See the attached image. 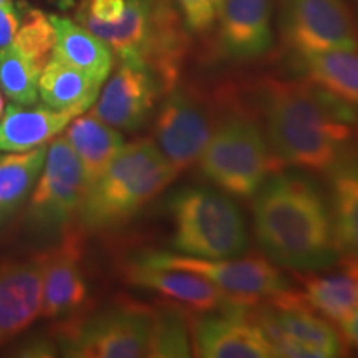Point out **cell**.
Returning a JSON list of instances; mask_svg holds the SVG:
<instances>
[{
	"label": "cell",
	"mask_w": 358,
	"mask_h": 358,
	"mask_svg": "<svg viewBox=\"0 0 358 358\" xmlns=\"http://www.w3.org/2000/svg\"><path fill=\"white\" fill-rule=\"evenodd\" d=\"M257 103L268 143L280 163L329 171L358 133V106L308 80H268L259 88Z\"/></svg>",
	"instance_id": "6da1fadb"
},
{
	"label": "cell",
	"mask_w": 358,
	"mask_h": 358,
	"mask_svg": "<svg viewBox=\"0 0 358 358\" xmlns=\"http://www.w3.org/2000/svg\"><path fill=\"white\" fill-rule=\"evenodd\" d=\"M254 232L272 262L315 272L338 262L332 209L319 182L303 173H272L254 194Z\"/></svg>",
	"instance_id": "7a4b0ae2"
},
{
	"label": "cell",
	"mask_w": 358,
	"mask_h": 358,
	"mask_svg": "<svg viewBox=\"0 0 358 358\" xmlns=\"http://www.w3.org/2000/svg\"><path fill=\"white\" fill-rule=\"evenodd\" d=\"M77 22L101 38L122 64L150 71L163 93L178 85L187 53V37L173 0H124L113 24L77 12Z\"/></svg>",
	"instance_id": "3957f363"
},
{
	"label": "cell",
	"mask_w": 358,
	"mask_h": 358,
	"mask_svg": "<svg viewBox=\"0 0 358 358\" xmlns=\"http://www.w3.org/2000/svg\"><path fill=\"white\" fill-rule=\"evenodd\" d=\"M178 173L155 141L124 145L88 187L78 219L85 231L108 232L131 221L174 181Z\"/></svg>",
	"instance_id": "277c9868"
},
{
	"label": "cell",
	"mask_w": 358,
	"mask_h": 358,
	"mask_svg": "<svg viewBox=\"0 0 358 358\" xmlns=\"http://www.w3.org/2000/svg\"><path fill=\"white\" fill-rule=\"evenodd\" d=\"M174 252L199 259H236L248 252L249 236L239 206L208 186L179 187L166 199Z\"/></svg>",
	"instance_id": "5b68a950"
},
{
	"label": "cell",
	"mask_w": 358,
	"mask_h": 358,
	"mask_svg": "<svg viewBox=\"0 0 358 358\" xmlns=\"http://www.w3.org/2000/svg\"><path fill=\"white\" fill-rule=\"evenodd\" d=\"M199 171L219 189L250 198L277 171L280 161L271 153L261 127L245 113H226L199 156Z\"/></svg>",
	"instance_id": "8992f818"
},
{
	"label": "cell",
	"mask_w": 358,
	"mask_h": 358,
	"mask_svg": "<svg viewBox=\"0 0 358 358\" xmlns=\"http://www.w3.org/2000/svg\"><path fill=\"white\" fill-rule=\"evenodd\" d=\"M156 308L118 301L88 315L73 317L57 335L62 355L73 358L151 357Z\"/></svg>",
	"instance_id": "52a82bcc"
},
{
	"label": "cell",
	"mask_w": 358,
	"mask_h": 358,
	"mask_svg": "<svg viewBox=\"0 0 358 358\" xmlns=\"http://www.w3.org/2000/svg\"><path fill=\"white\" fill-rule=\"evenodd\" d=\"M87 192L83 168L65 136L47 148L42 173L27 199L25 224L40 236H58L69 231L78 217Z\"/></svg>",
	"instance_id": "ba28073f"
},
{
	"label": "cell",
	"mask_w": 358,
	"mask_h": 358,
	"mask_svg": "<svg viewBox=\"0 0 358 358\" xmlns=\"http://www.w3.org/2000/svg\"><path fill=\"white\" fill-rule=\"evenodd\" d=\"M252 317L271 343L274 357L330 358L343 352L342 337L302 295L289 290L252 307Z\"/></svg>",
	"instance_id": "9c48e42d"
},
{
	"label": "cell",
	"mask_w": 358,
	"mask_h": 358,
	"mask_svg": "<svg viewBox=\"0 0 358 358\" xmlns=\"http://www.w3.org/2000/svg\"><path fill=\"white\" fill-rule=\"evenodd\" d=\"M129 261L148 267L178 268L204 277L236 302L254 306L289 290L285 277L274 264L261 257L199 259L169 250H145Z\"/></svg>",
	"instance_id": "30bf717a"
},
{
	"label": "cell",
	"mask_w": 358,
	"mask_h": 358,
	"mask_svg": "<svg viewBox=\"0 0 358 358\" xmlns=\"http://www.w3.org/2000/svg\"><path fill=\"white\" fill-rule=\"evenodd\" d=\"M219 122L216 101L196 88L174 87L156 118V145L179 174L198 163Z\"/></svg>",
	"instance_id": "8fae6325"
},
{
	"label": "cell",
	"mask_w": 358,
	"mask_h": 358,
	"mask_svg": "<svg viewBox=\"0 0 358 358\" xmlns=\"http://www.w3.org/2000/svg\"><path fill=\"white\" fill-rule=\"evenodd\" d=\"M285 42L299 52H358V25L343 0H280Z\"/></svg>",
	"instance_id": "7c38bea8"
},
{
	"label": "cell",
	"mask_w": 358,
	"mask_h": 358,
	"mask_svg": "<svg viewBox=\"0 0 358 358\" xmlns=\"http://www.w3.org/2000/svg\"><path fill=\"white\" fill-rule=\"evenodd\" d=\"M194 350L204 358L274 357L271 343L252 317V306L231 303L192 322Z\"/></svg>",
	"instance_id": "4fadbf2b"
},
{
	"label": "cell",
	"mask_w": 358,
	"mask_h": 358,
	"mask_svg": "<svg viewBox=\"0 0 358 358\" xmlns=\"http://www.w3.org/2000/svg\"><path fill=\"white\" fill-rule=\"evenodd\" d=\"M88 299V282L83 268L80 236L66 231L60 243L43 252V319H69L80 312Z\"/></svg>",
	"instance_id": "5bb4252c"
},
{
	"label": "cell",
	"mask_w": 358,
	"mask_h": 358,
	"mask_svg": "<svg viewBox=\"0 0 358 358\" xmlns=\"http://www.w3.org/2000/svg\"><path fill=\"white\" fill-rule=\"evenodd\" d=\"M163 93L158 80L141 66L120 62L118 70L98 95L92 115L123 131H136L150 118Z\"/></svg>",
	"instance_id": "9a60e30c"
},
{
	"label": "cell",
	"mask_w": 358,
	"mask_h": 358,
	"mask_svg": "<svg viewBox=\"0 0 358 358\" xmlns=\"http://www.w3.org/2000/svg\"><path fill=\"white\" fill-rule=\"evenodd\" d=\"M42 290L43 252L0 264V347L38 319Z\"/></svg>",
	"instance_id": "2e32d148"
},
{
	"label": "cell",
	"mask_w": 358,
	"mask_h": 358,
	"mask_svg": "<svg viewBox=\"0 0 358 358\" xmlns=\"http://www.w3.org/2000/svg\"><path fill=\"white\" fill-rule=\"evenodd\" d=\"M123 277L133 287L153 290L161 297L173 301L176 306L191 310L208 313L222 310L231 303H236L234 299L224 294L204 277L178 268L148 267L128 261L123 267Z\"/></svg>",
	"instance_id": "e0dca14e"
},
{
	"label": "cell",
	"mask_w": 358,
	"mask_h": 358,
	"mask_svg": "<svg viewBox=\"0 0 358 358\" xmlns=\"http://www.w3.org/2000/svg\"><path fill=\"white\" fill-rule=\"evenodd\" d=\"M219 45L231 60H254L272 45L268 0H222Z\"/></svg>",
	"instance_id": "ac0fdd59"
},
{
	"label": "cell",
	"mask_w": 358,
	"mask_h": 358,
	"mask_svg": "<svg viewBox=\"0 0 358 358\" xmlns=\"http://www.w3.org/2000/svg\"><path fill=\"white\" fill-rule=\"evenodd\" d=\"M77 115L57 111L45 105L22 106L10 103L0 118V151L20 153L57 138Z\"/></svg>",
	"instance_id": "d6986e66"
},
{
	"label": "cell",
	"mask_w": 358,
	"mask_h": 358,
	"mask_svg": "<svg viewBox=\"0 0 358 358\" xmlns=\"http://www.w3.org/2000/svg\"><path fill=\"white\" fill-rule=\"evenodd\" d=\"M50 17L55 29L57 42L53 55L65 64L85 71L98 83H105L113 69V52L111 48L92 34L87 27L78 22L52 13Z\"/></svg>",
	"instance_id": "ffe728a7"
},
{
	"label": "cell",
	"mask_w": 358,
	"mask_h": 358,
	"mask_svg": "<svg viewBox=\"0 0 358 358\" xmlns=\"http://www.w3.org/2000/svg\"><path fill=\"white\" fill-rule=\"evenodd\" d=\"M100 88L101 83L55 55L45 64L38 77V96L43 105L77 116L95 105Z\"/></svg>",
	"instance_id": "44dd1931"
},
{
	"label": "cell",
	"mask_w": 358,
	"mask_h": 358,
	"mask_svg": "<svg viewBox=\"0 0 358 358\" xmlns=\"http://www.w3.org/2000/svg\"><path fill=\"white\" fill-rule=\"evenodd\" d=\"M65 138L82 164L87 189L105 173L124 146L123 134L103 123L95 115H78L71 120L66 127Z\"/></svg>",
	"instance_id": "7402d4cb"
},
{
	"label": "cell",
	"mask_w": 358,
	"mask_h": 358,
	"mask_svg": "<svg viewBox=\"0 0 358 358\" xmlns=\"http://www.w3.org/2000/svg\"><path fill=\"white\" fill-rule=\"evenodd\" d=\"M330 203L340 250L358 261V151H345L332 168Z\"/></svg>",
	"instance_id": "603a6c76"
},
{
	"label": "cell",
	"mask_w": 358,
	"mask_h": 358,
	"mask_svg": "<svg viewBox=\"0 0 358 358\" xmlns=\"http://www.w3.org/2000/svg\"><path fill=\"white\" fill-rule=\"evenodd\" d=\"M303 301L330 322H338L358 307V261L347 257L327 274L303 277Z\"/></svg>",
	"instance_id": "cb8c5ba5"
},
{
	"label": "cell",
	"mask_w": 358,
	"mask_h": 358,
	"mask_svg": "<svg viewBox=\"0 0 358 358\" xmlns=\"http://www.w3.org/2000/svg\"><path fill=\"white\" fill-rule=\"evenodd\" d=\"M295 60L308 82L358 106V52H299Z\"/></svg>",
	"instance_id": "d4e9b609"
},
{
	"label": "cell",
	"mask_w": 358,
	"mask_h": 358,
	"mask_svg": "<svg viewBox=\"0 0 358 358\" xmlns=\"http://www.w3.org/2000/svg\"><path fill=\"white\" fill-rule=\"evenodd\" d=\"M48 145L0 158V232L27 203L42 173Z\"/></svg>",
	"instance_id": "484cf974"
},
{
	"label": "cell",
	"mask_w": 358,
	"mask_h": 358,
	"mask_svg": "<svg viewBox=\"0 0 358 358\" xmlns=\"http://www.w3.org/2000/svg\"><path fill=\"white\" fill-rule=\"evenodd\" d=\"M40 70L22 55L15 45L0 52V87L15 105L32 106L38 101Z\"/></svg>",
	"instance_id": "4316f807"
},
{
	"label": "cell",
	"mask_w": 358,
	"mask_h": 358,
	"mask_svg": "<svg viewBox=\"0 0 358 358\" xmlns=\"http://www.w3.org/2000/svg\"><path fill=\"white\" fill-rule=\"evenodd\" d=\"M57 35L50 17L38 8H27L20 17V25L17 30L13 45L19 48L22 55L32 62L35 69H42L50 60L55 48Z\"/></svg>",
	"instance_id": "83f0119b"
},
{
	"label": "cell",
	"mask_w": 358,
	"mask_h": 358,
	"mask_svg": "<svg viewBox=\"0 0 358 358\" xmlns=\"http://www.w3.org/2000/svg\"><path fill=\"white\" fill-rule=\"evenodd\" d=\"M189 325L179 306L156 308V327L151 357H189Z\"/></svg>",
	"instance_id": "f1b7e54d"
},
{
	"label": "cell",
	"mask_w": 358,
	"mask_h": 358,
	"mask_svg": "<svg viewBox=\"0 0 358 358\" xmlns=\"http://www.w3.org/2000/svg\"><path fill=\"white\" fill-rule=\"evenodd\" d=\"M124 0H83L77 12L92 17L98 22L113 24L123 15Z\"/></svg>",
	"instance_id": "f546056e"
},
{
	"label": "cell",
	"mask_w": 358,
	"mask_h": 358,
	"mask_svg": "<svg viewBox=\"0 0 358 358\" xmlns=\"http://www.w3.org/2000/svg\"><path fill=\"white\" fill-rule=\"evenodd\" d=\"M20 25V13L12 2L0 3V52L13 45L17 30Z\"/></svg>",
	"instance_id": "4dcf8cb0"
},
{
	"label": "cell",
	"mask_w": 358,
	"mask_h": 358,
	"mask_svg": "<svg viewBox=\"0 0 358 358\" xmlns=\"http://www.w3.org/2000/svg\"><path fill=\"white\" fill-rule=\"evenodd\" d=\"M340 337H342L343 347H348L350 350L358 352V307L350 315L340 320Z\"/></svg>",
	"instance_id": "1f68e13d"
},
{
	"label": "cell",
	"mask_w": 358,
	"mask_h": 358,
	"mask_svg": "<svg viewBox=\"0 0 358 358\" xmlns=\"http://www.w3.org/2000/svg\"><path fill=\"white\" fill-rule=\"evenodd\" d=\"M211 3H213V7L216 8V12H217V15H219V8H221L222 0H211Z\"/></svg>",
	"instance_id": "d6a6232c"
},
{
	"label": "cell",
	"mask_w": 358,
	"mask_h": 358,
	"mask_svg": "<svg viewBox=\"0 0 358 358\" xmlns=\"http://www.w3.org/2000/svg\"><path fill=\"white\" fill-rule=\"evenodd\" d=\"M73 2H75V0H60V6L65 8V7H70Z\"/></svg>",
	"instance_id": "836d02e7"
},
{
	"label": "cell",
	"mask_w": 358,
	"mask_h": 358,
	"mask_svg": "<svg viewBox=\"0 0 358 358\" xmlns=\"http://www.w3.org/2000/svg\"><path fill=\"white\" fill-rule=\"evenodd\" d=\"M2 115H3V96L0 95V118H2Z\"/></svg>",
	"instance_id": "e575fe53"
},
{
	"label": "cell",
	"mask_w": 358,
	"mask_h": 358,
	"mask_svg": "<svg viewBox=\"0 0 358 358\" xmlns=\"http://www.w3.org/2000/svg\"><path fill=\"white\" fill-rule=\"evenodd\" d=\"M2 2H12V0H0V3H2Z\"/></svg>",
	"instance_id": "d590c367"
},
{
	"label": "cell",
	"mask_w": 358,
	"mask_h": 358,
	"mask_svg": "<svg viewBox=\"0 0 358 358\" xmlns=\"http://www.w3.org/2000/svg\"><path fill=\"white\" fill-rule=\"evenodd\" d=\"M0 158H2V155H0Z\"/></svg>",
	"instance_id": "8d00e7d4"
}]
</instances>
